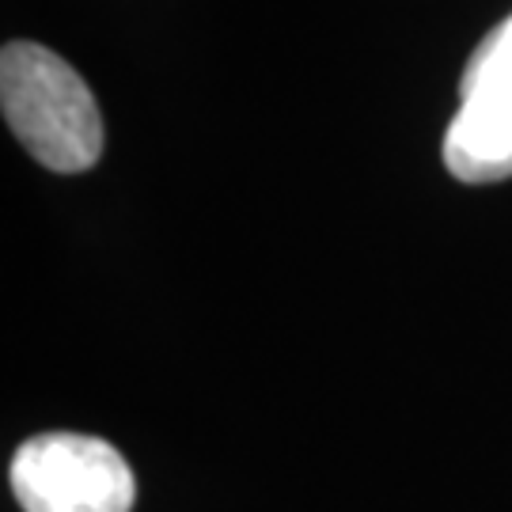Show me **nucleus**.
<instances>
[{
	"label": "nucleus",
	"mask_w": 512,
	"mask_h": 512,
	"mask_svg": "<svg viewBox=\"0 0 512 512\" xmlns=\"http://www.w3.org/2000/svg\"><path fill=\"white\" fill-rule=\"evenodd\" d=\"M444 164L459 183L512 179V16L482 38L463 69Z\"/></svg>",
	"instance_id": "nucleus-3"
},
{
	"label": "nucleus",
	"mask_w": 512,
	"mask_h": 512,
	"mask_svg": "<svg viewBox=\"0 0 512 512\" xmlns=\"http://www.w3.org/2000/svg\"><path fill=\"white\" fill-rule=\"evenodd\" d=\"M0 107L19 145L50 171L76 175L103 156V114L95 107L92 88L46 46H4Z\"/></svg>",
	"instance_id": "nucleus-1"
},
{
	"label": "nucleus",
	"mask_w": 512,
	"mask_h": 512,
	"mask_svg": "<svg viewBox=\"0 0 512 512\" xmlns=\"http://www.w3.org/2000/svg\"><path fill=\"white\" fill-rule=\"evenodd\" d=\"M8 478L23 512H129L137 497L122 452L84 433H38L23 440Z\"/></svg>",
	"instance_id": "nucleus-2"
}]
</instances>
